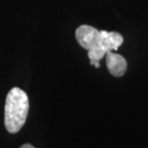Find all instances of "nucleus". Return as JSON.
<instances>
[{"label":"nucleus","instance_id":"f257e3e1","mask_svg":"<svg viewBox=\"0 0 148 148\" xmlns=\"http://www.w3.org/2000/svg\"><path fill=\"white\" fill-rule=\"evenodd\" d=\"M76 38L81 47L88 51L90 65L100 67V60L108 52L116 51L123 43V36L117 32L99 31L91 25H80L76 30Z\"/></svg>","mask_w":148,"mask_h":148},{"label":"nucleus","instance_id":"f03ea898","mask_svg":"<svg viewBox=\"0 0 148 148\" xmlns=\"http://www.w3.org/2000/svg\"><path fill=\"white\" fill-rule=\"evenodd\" d=\"M29 98L25 91L20 88H12L5 99V125L11 134L18 133L27 121L29 113Z\"/></svg>","mask_w":148,"mask_h":148},{"label":"nucleus","instance_id":"7ed1b4c3","mask_svg":"<svg viewBox=\"0 0 148 148\" xmlns=\"http://www.w3.org/2000/svg\"><path fill=\"white\" fill-rule=\"evenodd\" d=\"M106 56V67L109 73L114 77H122L127 69V62L120 54L108 52Z\"/></svg>","mask_w":148,"mask_h":148},{"label":"nucleus","instance_id":"20e7f679","mask_svg":"<svg viewBox=\"0 0 148 148\" xmlns=\"http://www.w3.org/2000/svg\"><path fill=\"white\" fill-rule=\"evenodd\" d=\"M20 148H35L34 146H32L31 144H24V145H22Z\"/></svg>","mask_w":148,"mask_h":148}]
</instances>
